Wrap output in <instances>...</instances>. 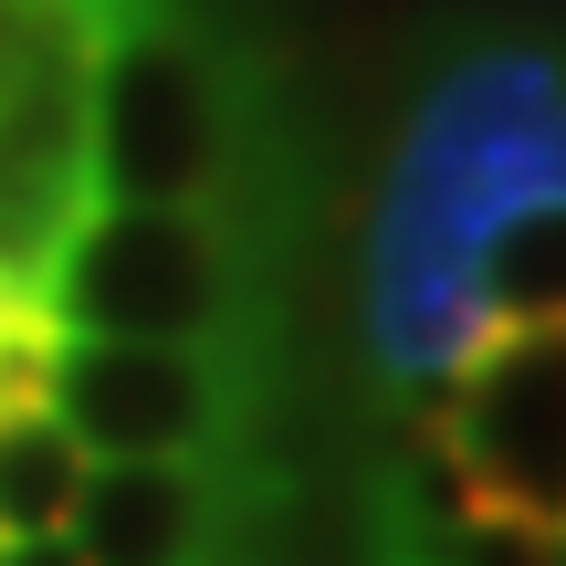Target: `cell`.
<instances>
[{
  "instance_id": "obj_1",
  "label": "cell",
  "mask_w": 566,
  "mask_h": 566,
  "mask_svg": "<svg viewBox=\"0 0 566 566\" xmlns=\"http://www.w3.org/2000/svg\"><path fill=\"white\" fill-rule=\"evenodd\" d=\"M566 210V42H472L430 63L388 147L357 263V336L399 409H430L483 357V242Z\"/></svg>"
},
{
  "instance_id": "obj_2",
  "label": "cell",
  "mask_w": 566,
  "mask_h": 566,
  "mask_svg": "<svg viewBox=\"0 0 566 566\" xmlns=\"http://www.w3.org/2000/svg\"><path fill=\"white\" fill-rule=\"evenodd\" d=\"M273 84L189 0H147L84 63V179L95 210H231L273 221Z\"/></svg>"
},
{
  "instance_id": "obj_3",
  "label": "cell",
  "mask_w": 566,
  "mask_h": 566,
  "mask_svg": "<svg viewBox=\"0 0 566 566\" xmlns=\"http://www.w3.org/2000/svg\"><path fill=\"white\" fill-rule=\"evenodd\" d=\"M32 304L53 336L283 346V231L231 210H84Z\"/></svg>"
},
{
  "instance_id": "obj_4",
  "label": "cell",
  "mask_w": 566,
  "mask_h": 566,
  "mask_svg": "<svg viewBox=\"0 0 566 566\" xmlns=\"http://www.w3.org/2000/svg\"><path fill=\"white\" fill-rule=\"evenodd\" d=\"M283 346H126L63 336L42 409L74 430L84 462H242L273 451Z\"/></svg>"
},
{
  "instance_id": "obj_5",
  "label": "cell",
  "mask_w": 566,
  "mask_h": 566,
  "mask_svg": "<svg viewBox=\"0 0 566 566\" xmlns=\"http://www.w3.org/2000/svg\"><path fill=\"white\" fill-rule=\"evenodd\" d=\"M409 420L441 441L462 504L566 535V325H504L483 357Z\"/></svg>"
},
{
  "instance_id": "obj_6",
  "label": "cell",
  "mask_w": 566,
  "mask_h": 566,
  "mask_svg": "<svg viewBox=\"0 0 566 566\" xmlns=\"http://www.w3.org/2000/svg\"><path fill=\"white\" fill-rule=\"evenodd\" d=\"M283 535V462H95L63 514L84 566H273Z\"/></svg>"
},
{
  "instance_id": "obj_7",
  "label": "cell",
  "mask_w": 566,
  "mask_h": 566,
  "mask_svg": "<svg viewBox=\"0 0 566 566\" xmlns=\"http://www.w3.org/2000/svg\"><path fill=\"white\" fill-rule=\"evenodd\" d=\"M95 210L84 179V74H21L0 84V283L21 304L42 294L53 252Z\"/></svg>"
},
{
  "instance_id": "obj_8",
  "label": "cell",
  "mask_w": 566,
  "mask_h": 566,
  "mask_svg": "<svg viewBox=\"0 0 566 566\" xmlns=\"http://www.w3.org/2000/svg\"><path fill=\"white\" fill-rule=\"evenodd\" d=\"M84 472H95V462L74 451V430H63L53 409H11V420H0V546H21V535H63Z\"/></svg>"
},
{
  "instance_id": "obj_9",
  "label": "cell",
  "mask_w": 566,
  "mask_h": 566,
  "mask_svg": "<svg viewBox=\"0 0 566 566\" xmlns=\"http://www.w3.org/2000/svg\"><path fill=\"white\" fill-rule=\"evenodd\" d=\"M483 325H566V210H525L483 242Z\"/></svg>"
},
{
  "instance_id": "obj_10",
  "label": "cell",
  "mask_w": 566,
  "mask_h": 566,
  "mask_svg": "<svg viewBox=\"0 0 566 566\" xmlns=\"http://www.w3.org/2000/svg\"><path fill=\"white\" fill-rule=\"evenodd\" d=\"M0 566H84L63 535H21V546H0Z\"/></svg>"
},
{
  "instance_id": "obj_11",
  "label": "cell",
  "mask_w": 566,
  "mask_h": 566,
  "mask_svg": "<svg viewBox=\"0 0 566 566\" xmlns=\"http://www.w3.org/2000/svg\"><path fill=\"white\" fill-rule=\"evenodd\" d=\"M21 315H32V304H21V294H11V283H0V336H11V325H21Z\"/></svg>"
},
{
  "instance_id": "obj_12",
  "label": "cell",
  "mask_w": 566,
  "mask_h": 566,
  "mask_svg": "<svg viewBox=\"0 0 566 566\" xmlns=\"http://www.w3.org/2000/svg\"><path fill=\"white\" fill-rule=\"evenodd\" d=\"M556 566H566V535H556Z\"/></svg>"
}]
</instances>
